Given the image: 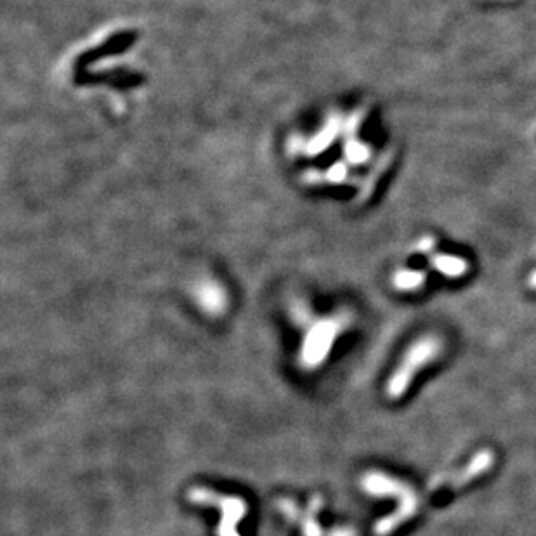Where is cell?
I'll return each mask as SVG.
<instances>
[{"mask_svg":"<svg viewBox=\"0 0 536 536\" xmlns=\"http://www.w3.org/2000/svg\"><path fill=\"white\" fill-rule=\"evenodd\" d=\"M361 488L372 497H394L398 500V509L391 516L382 517L373 526V533L377 536H389L398 530L401 524L410 521L422 505V498L417 495L410 484L384 474V472H367L361 479Z\"/></svg>","mask_w":536,"mask_h":536,"instance_id":"obj_1","label":"cell"},{"mask_svg":"<svg viewBox=\"0 0 536 536\" xmlns=\"http://www.w3.org/2000/svg\"><path fill=\"white\" fill-rule=\"evenodd\" d=\"M349 325V318L346 314L328 316L323 320L314 321L309 327L308 334L302 340L301 353H299V363L304 370H316L327 361L328 354L334 347L337 340Z\"/></svg>","mask_w":536,"mask_h":536,"instance_id":"obj_2","label":"cell"},{"mask_svg":"<svg viewBox=\"0 0 536 536\" xmlns=\"http://www.w3.org/2000/svg\"><path fill=\"white\" fill-rule=\"evenodd\" d=\"M441 351V342L436 337H424L417 340L408 351L398 368L394 370L393 377L387 382L386 393L391 399H398L408 391V387L415 379V375L429 365Z\"/></svg>","mask_w":536,"mask_h":536,"instance_id":"obj_3","label":"cell"},{"mask_svg":"<svg viewBox=\"0 0 536 536\" xmlns=\"http://www.w3.org/2000/svg\"><path fill=\"white\" fill-rule=\"evenodd\" d=\"M188 500L191 504L216 507L219 510V526L217 536H242L238 533V526L247 516L245 500L235 495H223L205 486H193L188 491Z\"/></svg>","mask_w":536,"mask_h":536,"instance_id":"obj_4","label":"cell"},{"mask_svg":"<svg viewBox=\"0 0 536 536\" xmlns=\"http://www.w3.org/2000/svg\"><path fill=\"white\" fill-rule=\"evenodd\" d=\"M321 505H323L321 497H313L306 510H302L292 498L278 500V509L282 510L283 516L287 517L288 521L299 524L302 536H328V531H323L318 521Z\"/></svg>","mask_w":536,"mask_h":536,"instance_id":"obj_5","label":"cell"},{"mask_svg":"<svg viewBox=\"0 0 536 536\" xmlns=\"http://www.w3.org/2000/svg\"><path fill=\"white\" fill-rule=\"evenodd\" d=\"M197 297L200 306L207 313H223L224 308H226V297H224L223 290L219 287H214V285H203V287L198 288Z\"/></svg>","mask_w":536,"mask_h":536,"instance_id":"obj_6","label":"cell"},{"mask_svg":"<svg viewBox=\"0 0 536 536\" xmlns=\"http://www.w3.org/2000/svg\"><path fill=\"white\" fill-rule=\"evenodd\" d=\"M422 282H424V275L415 271H403L394 278V283L399 290H415L422 285Z\"/></svg>","mask_w":536,"mask_h":536,"instance_id":"obj_7","label":"cell"},{"mask_svg":"<svg viewBox=\"0 0 536 536\" xmlns=\"http://www.w3.org/2000/svg\"><path fill=\"white\" fill-rule=\"evenodd\" d=\"M436 268L448 276H460L465 271L464 261H460L457 257H439L436 262Z\"/></svg>","mask_w":536,"mask_h":536,"instance_id":"obj_8","label":"cell"},{"mask_svg":"<svg viewBox=\"0 0 536 536\" xmlns=\"http://www.w3.org/2000/svg\"><path fill=\"white\" fill-rule=\"evenodd\" d=\"M328 536H358V531L354 530L353 526H339L328 531Z\"/></svg>","mask_w":536,"mask_h":536,"instance_id":"obj_9","label":"cell"}]
</instances>
